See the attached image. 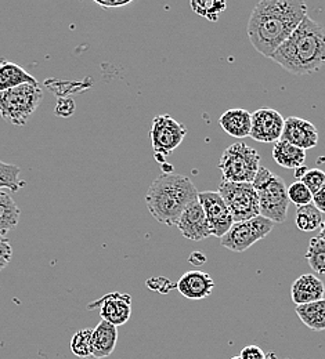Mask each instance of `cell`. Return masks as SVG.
<instances>
[{"label":"cell","instance_id":"obj_1","mask_svg":"<svg viewBox=\"0 0 325 359\" xmlns=\"http://www.w3.org/2000/svg\"><path fill=\"white\" fill-rule=\"evenodd\" d=\"M307 15V4L299 0H262L249 17L246 34L262 55L272 58Z\"/></svg>","mask_w":325,"mask_h":359},{"label":"cell","instance_id":"obj_2","mask_svg":"<svg viewBox=\"0 0 325 359\" xmlns=\"http://www.w3.org/2000/svg\"><path fill=\"white\" fill-rule=\"evenodd\" d=\"M272 60L296 76L316 74L325 64L324 27L306 15Z\"/></svg>","mask_w":325,"mask_h":359},{"label":"cell","instance_id":"obj_3","mask_svg":"<svg viewBox=\"0 0 325 359\" xmlns=\"http://www.w3.org/2000/svg\"><path fill=\"white\" fill-rule=\"evenodd\" d=\"M198 194L194 182L187 176L162 173L150 185L145 205L158 223L173 226L187 208L198 199Z\"/></svg>","mask_w":325,"mask_h":359},{"label":"cell","instance_id":"obj_4","mask_svg":"<svg viewBox=\"0 0 325 359\" xmlns=\"http://www.w3.org/2000/svg\"><path fill=\"white\" fill-rule=\"evenodd\" d=\"M252 185L258 194L260 216L274 224L284 223L291 203L285 181L267 168L260 166Z\"/></svg>","mask_w":325,"mask_h":359},{"label":"cell","instance_id":"obj_5","mask_svg":"<svg viewBox=\"0 0 325 359\" xmlns=\"http://www.w3.org/2000/svg\"><path fill=\"white\" fill-rule=\"evenodd\" d=\"M44 91L39 83L21 85L0 93V116L14 126H25L42 102Z\"/></svg>","mask_w":325,"mask_h":359},{"label":"cell","instance_id":"obj_6","mask_svg":"<svg viewBox=\"0 0 325 359\" xmlns=\"http://www.w3.org/2000/svg\"><path fill=\"white\" fill-rule=\"evenodd\" d=\"M219 169L223 181L252 184L260 169V155L244 142L232 144L223 151Z\"/></svg>","mask_w":325,"mask_h":359},{"label":"cell","instance_id":"obj_7","mask_svg":"<svg viewBox=\"0 0 325 359\" xmlns=\"http://www.w3.org/2000/svg\"><path fill=\"white\" fill-rule=\"evenodd\" d=\"M218 192L232 212L234 223H241L260 216L258 194L249 182L222 181Z\"/></svg>","mask_w":325,"mask_h":359},{"label":"cell","instance_id":"obj_8","mask_svg":"<svg viewBox=\"0 0 325 359\" xmlns=\"http://www.w3.org/2000/svg\"><path fill=\"white\" fill-rule=\"evenodd\" d=\"M273 222L258 216L246 222L234 223L229 232L220 238V243L232 252L242 253L259 241L265 239L273 231Z\"/></svg>","mask_w":325,"mask_h":359},{"label":"cell","instance_id":"obj_9","mask_svg":"<svg viewBox=\"0 0 325 359\" xmlns=\"http://www.w3.org/2000/svg\"><path fill=\"white\" fill-rule=\"evenodd\" d=\"M187 128L169 115H158L152 121L151 142L158 162H165V158L171 155L185 140Z\"/></svg>","mask_w":325,"mask_h":359},{"label":"cell","instance_id":"obj_10","mask_svg":"<svg viewBox=\"0 0 325 359\" xmlns=\"http://www.w3.org/2000/svg\"><path fill=\"white\" fill-rule=\"evenodd\" d=\"M198 201L205 212L211 235L222 238L234 224L232 212L218 191H205L198 194Z\"/></svg>","mask_w":325,"mask_h":359},{"label":"cell","instance_id":"obj_11","mask_svg":"<svg viewBox=\"0 0 325 359\" xmlns=\"http://www.w3.org/2000/svg\"><path fill=\"white\" fill-rule=\"evenodd\" d=\"M89 310H98L102 320L114 325H125L132 315V297L125 293H108L88 306Z\"/></svg>","mask_w":325,"mask_h":359},{"label":"cell","instance_id":"obj_12","mask_svg":"<svg viewBox=\"0 0 325 359\" xmlns=\"http://www.w3.org/2000/svg\"><path fill=\"white\" fill-rule=\"evenodd\" d=\"M285 119L279 111L272 108H260L252 114L251 135L255 141L265 144H276L281 140Z\"/></svg>","mask_w":325,"mask_h":359},{"label":"cell","instance_id":"obj_13","mask_svg":"<svg viewBox=\"0 0 325 359\" xmlns=\"http://www.w3.org/2000/svg\"><path fill=\"white\" fill-rule=\"evenodd\" d=\"M281 140L291 142L305 151L314 148L319 144V130L317 128L302 118L289 116L284 122V130Z\"/></svg>","mask_w":325,"mask_h":359},{"label":"cell","instance_id":"obj_14","mask_svg":"<svg viewBox=\"0 0 325 359\" xmlns=\"http://www.w3.org/2000/svg\"><path fill=\"white\" fill-rule=\"evenodd\" d=\"M176 226L179 228L180 233L190 241L197 242L211 236V229L206 222L205 212L198 199L194 201L183 212Z\"/></svg>","mask_w":325,"mask_h":359},{"label":"cell","instance_id":"obj_15","mask_svg":"<svg viewBox=\"0 0 325 359\" xmlns=\"http://www.w3.org/2000/svg\"><path fill=\"white\" fill-rule=\"evenodd\" d=\"M176 289L186 299L202 300L212 294L215 289V280L208 272L194 269L180 276L176 283Z\"/></svg>","mask_w":325,"mask_h":359},{"label":"cell","instance_id":"obj_16","mask_svg":"<svg viewBox=\"0 0 325 359\" xmlns=\"http://www.w3.org/2000/svg\"><path fill=\"white\" fill-rule=\"evenodd\" d=\"M324 294V282L314 273L300 275L291 286V299L296 306L319 302Z\"/></svg>","mask_w":325,"mask_h":359},{"label":"cell","instance_id":"obj_17","mask_svg":"<svg viewBox=\"0 0 325 359\" xmlns=\"http://www.w3.org/2000/svg\"><path fill=\"white\" fill-rule=\"evenodd\" d=\"M118 341V327L100 320V323L93 329L92 344H93V357L104 359L111 355L117 347Z\"/></svg>","mask_w":325,"mask_h":359},{"label":"cell","instance_id":"obj_18","mask_svg":"<svg viewBox=\"0 0 325 359\" xmlns=\"http://www.w3.org/2000/svg\"><path fill=\"white\" fill-rule=\"evenodd\" d=\"M222 129L235 138H245L251 135L252 114L242 108L227 109L219 119Z\"/></svg>","mask_w":325,"mask_h":359},{"label":"cell","instance_id":"obj_19","mask_svg":"<svg viewBox=\"0 0 325 359\" xmlns=\"http://www.w3.org/2000/svg\"><path fill=\"white\" fill-rule=\"evenodd\" d=\"M28 83L37 85L38 81L22 67L7 60H0V93Z\"/></svg>","mask_w":325,"mask_h":359},{"label":"cell","instance_id":"obj_20","mask_svg":"<svg viewBox=\"0 0 325 359\" xmlns=\"http://www.w3.org/2000/svg\"><path fill=\"white\" fill-rule=\"evenodd\" d=\"M273 159L284 169H298L305 166L306 151L292 145L288 141L279 140L273 147Z\"/></svg>","mask_w":325,"mask_h":359},{"label":"cell","instance_id":"obj_21","mask_svg":"<svg viewBox=\"0 0 325 359\" xmlns=\"http://www.w3.org/2000/svg\"><path fill=\"white\" fill-rule=\"evenodd\" d=\"M296 315L309 329L314 332L325 330V299L314 303L296 306Z\"/></svg>","mask_w":325,"mask_h":359},{"label":"cell","instance_id":"obj_22","mask_svg":"<svg viewBox=\"0 0 325 359\" xmlns=\"http://www.w3.org/2000/svg\"><path fill=\"white\" fill-rule=\"evenodd\" d=\"M20 219V208L11 198L8 191L0 189V235L6 233L15 228Z\"/></svg>","mask_w":325,"mask_h":359},{"label":"cell","instance_id":"obj_23","mask_svg":"<svg viewBox=\"0 0 325 359\" xmlns=\"http://www.w3.org/2000/svg\"><path fill=\"white\" fill-rule=\"evenodd\" d=\"M296 226L302 232H313L324 223L323 213L312 203L300 206L296 209Z\"/></svg>","mask_w":325,"mask_h":359},{"label":"cell","instance_id":"obj_24","mask_svg":"<svg viewBox=\"0 0 325 359\" xmlns=\"http://www.w3.org/2000/svg\"><path fill=\"white\" fill-rule=\"evenodd\" d=\"M306 260L309 262L310 269L317 275L325 273V241L321 238H312L307 252Z\"/></svg>","mask_w":325,"mask_h":359},{"label":"cell","instance_id":"obj_25","mask_svg":"<svg viewBox=\"0 0 325 359\" xmlns=\"http://www.w3.org/2000/svg\"><path fill=\"white\" fill-rule=\"evenodd\" d=\"M21 169L17 165L6 163L0 161V189L7 188L11 192L20 191L25 185V181L20 177Z\"/></svg>","mask_w":325,"mask_h":359},{"label":"cell","instance_id":"obj_26","mask_svg":"<svg viewBox=\"0 0 325 359\" xmlns=\"http://www.w3.org/2000/svg\"><path fill=\"white\" fill-rule=\"evenodd\" d=\"M190 6L195 14L209 21H216L227 7L226 1L220 0H192Z\"/></svg>","mask_w":325,"mask_h":359},{"label":"cell","instance_id":"obj_27","mask_svg":"<svg viewBox=\"0 0 325 359\" xmlns=\"http://www.w3.org/2000/svg\"><path fill=\"white\" fill-rule=\"evenodd\" d=\"M93 329H81L78 330L71 340V351L81 359L89 358L93 354L92 344Z\"/></svg>","mask_w":325,"mask_h":359},{"label":"cell","instance_id":"obj_28","mask_svg":"<svg viewBox=\"0 0 325 359\" xmlns=\"http://www.w3.org/2000/svg\"><path fill=\"white\" fill-rule=\"evenodd\" d=\"M288 198L289 202H292L298 208L313 202V194L302 181H295L288 187Z\"/></svg>","mask_w":325,"mask_h":359},{"label":"cell","instance_id":"obj_29","mask_svg":"<svg viewBox=\"0 0 325 359\" xmlns=\"http://www.w3.org/2000/svg\"><path fill=\"white\" fill-rule=\"evenodd\" d=\"M300 181L309 188V191L314 195L325 185V172L321 169H310Z\"/></svg>","mask_w":325,"mask_h":359},{"label":"cell","instance_id":"obj_30","mask_svg":"<svg viewBox=\"0 0 325 359\" xmlns=\"http://www.w3.org/2000/svg\"><path fill=\"white\" fill-rule=\"evenodd\" d=\"M11 257H13L11 243L6 236L0 235V271H3L10 264Z\"/></svg>","mask_w":325,"mask_h":359},{"label":"cell","instance_id":"obj_31","mask_svg":"<svg viewBox=\"0 0 325 359\" xmlns=\"http://www.w3.org/2000/svg\"><path fill=\"white\" fill-rule=\"evenodd\" d=\"M54 112H55L58 116H62V118L71 116V115L75 112V102H74V100L65 98V97H60V98L57 100Z\"/></svg>","mask_w":325,"mask_h":359},{"label":"cell","instance_id":"obj_32","mask_svg":"<svg viewBox=\"0 0 325 359\" xmlns=\"http://www.w3.org/2000/svg\"><path fill=\"white\" fill-rule=\"evenodd\" d=\"M239 357L242 359H267L266 353L258 346H246L241 350Z\"/></svg>","mask_w":325,"mask_h":359},{"label":"cell","instance_id":"obj_33","mask_svg":"<svg viewBox=\"0 0 325 359\" xmlns=\"http://www.w3.org/2000/svg\"><path fill=\"white\" fill-rule=\"evenodd\" d=\"M132 0H95V4L104 7V8H117L131 4Z\"/></svg>","mask_w":325,"mask_h":359},{"label":"cell","instance_id":"obj_34","mask_svg":"<svg viewBox=\"0 0 325 359\" xmlns=\"http://www.w3.org/2000/svg\"><path fill=\"white\" fill-rule=\"evenodd\" d=\"M313 205H314L321 213H325V185L317 194L313 195Z\"/></svg>","mask_w":325,"mask_h":359},{"label":"cell","instance_id":"obj_35","mask_svg":"<svg viewBox=\"0 0 325 359\" xmlns=\"http://www.w3.org/2000/svg\"><path fill=\"white\" fill-rule=\"evenodd\" d=\"M205 262H206V257L204 256V253H199V252H194L190 257V263H192L194 266H201Z\"/></svg>","mask_w":325,"mask_h":359},{"label":"cell","instance_id":"obj_36","mask_svg":"<svg viewBox=\"0 0 325 359\" xmlns=\"http://www.w3.org/2000/svg\"><path fill=\"white\" fill-rule=\"evenodd\" d=\"M306 172H307V169H306V166H302V168H298V169H295V177L298 179V181H300V179L306 175Z\"/></svg>","mask_w":325,"mask_h":359},{"label":"cell","instance_id":"obj_37","mask_svg":"<svg viewBox=\"0 0 325 359\" xmlns=\"http://www.w3.org/2000/svg\"><path fill=\"white\" fill-rule=\"evenodd\" d=\"M319 238H321V239H324L325 241V220L323 225H321V229H320V235H319Z\"/></svg>","mask_w":325,"mask_h":359},{"label":"cell","instance_id":"obj_38","mask_svg":"<svg viewBox=\"0 0 325 359\" xmlns=\"http://www.w3.org/2000/svg\"><path fill=\"white\" fill-rule=\"evenodd\" d=\"M84 359H100V358H95V357H93V355H92V357H89V358H84Z\"/></svg>","mask_w":325,"mask_h":359},{"label":"cell","instance_id":"obj_39","mask_svg":"<svg viewBox=\"0 0 325 359\" xmlns=\"http://www.w3.org/2000/svg\"><path fill=\"white\" fill-rule=\"evenodd\" d=\"M232 359H242V358H241V357H234V358H232Z\"/></svg>","mask_w":325,"mask_h":359}]
</instances>
